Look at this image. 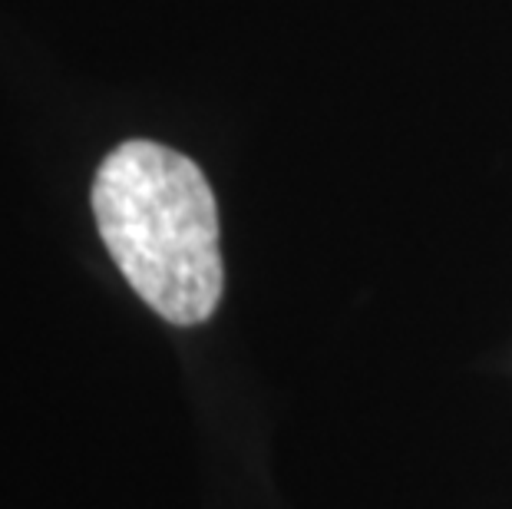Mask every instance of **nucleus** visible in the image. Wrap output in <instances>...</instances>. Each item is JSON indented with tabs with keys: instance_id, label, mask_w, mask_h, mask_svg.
I'll list each match as a JSON object with an SVG mask.
<instances>
[{
	"instance_id": "obj_1",
	"label": "nucleus",
	"mask_w": 512,
	"mask_h": 509,
	"mask_svg": "<svg viewBox=\"0 0 512 509\" xmlns=\"http://www.w3.org/2000/svg\"><path fill=\"white\" fill-rule=\"evenodd\" d=\"M93 215L119 272L169 324H202L225 288L219 205L205 172L169 146L133 139L103 159Z\"/></svg>"
}]
</instances>
